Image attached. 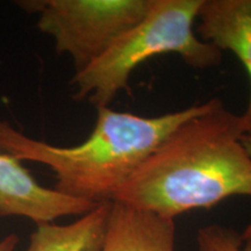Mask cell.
Listing matches in <instances>:
<instances>
[{
    "label": "cell",
    "mask_w": 251,
    "mask_h": 251,
    "mask_svg": "<svg viewBox=\"0 0 251 251\" xmlns=\"http://www.w3.org/2000/svg\"><path fill=\"white\" fill-rule=\"evenodd\" d=\"M19 243H20V238L18 235L9 234L0 241V251H15Z\"/></svg>",
    "instance_id": "10"
},
{
    "label": "cell",
    "mask_w": 251,
    "mask_h": 251,
    "mask_svg": "<svg viewBox=\"0 0 251 251\" xmlns=\"http://www.w3.org/2000/svg\"><path fill=\"white\" fill-rule=\"evenodd\" d=\"M155 0H37L20 1L39 13L37 27L51 36L79 72L111 48L149 13Z\"/></svg>",
    "instance_id": "4"
},
{
    "label": "cell",
    "mask_w": 251,
    "mask_h": 251,
    "mask_svg": "<svg viewBox=\"0 0 251 251\" xmlns=\"http://www.w3.org/2000/svg\"><path fill=\"white\" fill-rule=\"evenodd\" d=\"M198 20L202 41L220 51L233 52L246 68L251 84V0H203ZM241 119L244 134H251V91Z\"/></svg>",
    "instance_id": "6"
},
{
    "label": "cell",
    "mask_w": 251,
    "mask_h": 251,
    "mask_svg": "<svg viewBox=\"0 0 251 251\" xmlns=\"http://www.w3.org/2000/svg\"><path fill=\"white\" fill-rule=\"evenodd\" d=\"M241 115L214 98L184 122L115 193L112 202L174 220L234 196L251 197V157ZM244 235H251V224Z\"/></svg>",
    "instance_id": "1"
},
{
    "label": "cell",
    "mask_w": 251,
    "mask_h": 251,
    "mask_svg": "<svg viewBox=\"0 0 251 251\" xmlns=\"http://www.w3.org/2000/svg\"><path fill=\"white\" fill-rule=\"evenodd\" d=\"M213 101L158 117L99 107L92 133L72 147L31 139L0 120V153L48 166L55 174V190L65 196L93 203L112 202L141 164L177 128L206 112Z\"/></svg>",
    "instance_id": "2"
},
{
    "label": "cell",
    "mask_w": 251,
    "mask_h": 251,
    "mask_svg": "<svg viewBox=\"0 0 251 251\" xmlns=\"http://www.w3.org/2000/svg\"><path fill=\"white\" fill-rule=\"evenodd\" d=\"M112 202L99 203L69 225L40 224L26 251H101Z\"/></svg>",
    "instance_id": "8"
},
{
    "label": "cell",
    "mask_w": 251,
    "mask_h": 251,
    "mask_svg": "<svg viewBox=\"0 0 251 251\" xmlns=\"http://www.w3.org/2000/svg\"><path fill=\"white\" fill-rule=\"evenodd\" d=\"M175 220L112 202L101 251H175Z\"/></svg>",
    "instance_id": "7"
},
{
    "label": "cell",
    "mask_w": 251,
    "mask_h": 251,
    "mask_svg": "<svg viewBox=\"0 0 251 251\" xmlns=\"http://www.w3.org/2000/svg\"><path fill=\"white\" fill-rule=\"evenodd\" d=\"M203 0H155L149 13L89 67L75 74L74 98L108 107L121 90L129 92L131 74L147 59L176 54L194 69L218 65L222 51L198 39L193 25Z\"/></svg>",
    "instance_id": "3"
},
{
    "label": "cell",
    "mask_w": 251,
    "mask_h": 251,
    "mask_svg": "<svg viewBox=\"0 0 251 251\" xmlns=\"http://www.w3.org/2000/svg\"><path fill=\"white\" fill-rule=\"evenodd\" d=\"M197 247L198 251H251V235L221 225H208L198 230Z\"/></svg>",
    "instance_id": "9"
},
{
    "label": "cell",
    "mask_w": 251,
    "mask_h": 251,
    "mask_svg": "<svg viewBox=\"0 0 251 251\" xmlns=\"http://www.w3.org/2000/svg\"><path fill=\"white\" fill-rule=\"evenodd\" d=\"M241 143H242L243 148L246 149V151L249 153L251 157V134H244L241 136Z\"/></svg>",
    "instance_id": "11"
},
{
    "label": "cell",
    "mask_w": 251,
    "mask_h": 251,
    "mask_svg": "<svg viewBox=\"0 0 251 251\" xmlns=\"http://www.w3.org/2000/svg\"><path fill=\"white\" fill-rule=\"evenodd\" d=\"M19 159L0 153V218L23 216L36 225L84 215L99 203L65 196L40 185Z\"/></svg>",
    "instance_id": "5"
}]
</instances>
